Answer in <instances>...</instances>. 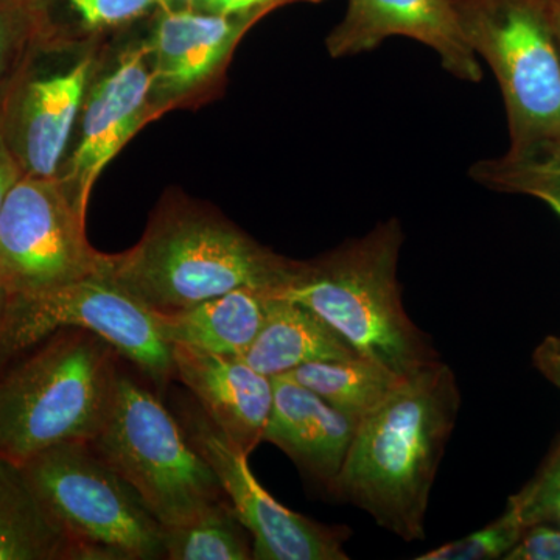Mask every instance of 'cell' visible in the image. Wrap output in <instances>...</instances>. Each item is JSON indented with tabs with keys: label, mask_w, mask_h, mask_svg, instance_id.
<instances>
[{
	"label": "cell",
	"mask_w": 560,
	"mask_h": 560,
	"mask_svg": "<svg viewBox=\"0 0 560 560\" xmlns=\"http://www.w3.org/2000/svg\"><path fill=\"white\" fill-rule=\"evenodd\" d=\"M21 178V171L18 167L16 161L3 145L0 140V212H2L3 202H5L7 195L14 186L18 179Z\"/></svg>",
	"instance_id": "cell-30"
},
{
	"label": "cell",
	"mask_w": 560,
	"mask_h": 560,
	"mask_svg": "<svg viewBox=\"0 0 560 560\" xmlns=\"http://www.w3.org/2000/svg\"><path fill=\"white\" fill-rule=\"evenodd\" d=\"M151 90L153 69L147 43L125 50L109 72L90 84L81 106L79 143L66 178L84 209L106 165L154 116Z\"/></svg>",
	"instance_id": "cell-11"
},
{
	"label": "cell",
	"mask_w": 560,
	"mask_h": 560,
	"mask_svg": "<svg viewBox=\"0 0 560 560\" xmlns=\"http://www.w3.org/2000/svg\"><path fill=\"white\" fill-rule=\"evenodd\" d=\"M62 329L98 335L158 386L167 385L175 375L172 346L162 338L154 312L113 280L98 276L31 296H11L0 370Z\"/></svg>",
	"instance_id": "cell-9"
},
{
	"label": "cell",
	"mask_w": 560,
	"mask_h": 560,
	"mask_svg": "<svg viewBox=\"0 0 560 560\" xmlns=\"http://www.w3.org/2000/svg\"><path fill=\"white\" fill-rule=\"evenodd\" d=\"M35 10L32 0H0V58L16 25Z\"/></svg>",
	"instance_id": "cell-28"
},
{
	"label": "cell",
	"mask_w": 560,
	"mask_h": 560,
	"mask_svg": "<svg viewBox=\"0 0 560 560\" xmlns=\"http://www.w3.org/2000/svg\"><path fill=\"white\" fill-rule=\"evenodd\" d=\"M84 35L125 27L160 10V0H54Z\"/></svg>",
	"instance_id": "cell-25"
},
{
	"label": "cell",
	"mask_w": 560,
	"mask_h": 560,
	"mask_svg": "<svg viewBox=\"0 0 560 560\" xmlns=\"http://www.w3.org/2000/svg\"><path fill=\"white\" fill-rule=\"evenodd\" d=\"M156 13L147 46L153 69L151 101L158 105L184 97L213 79L257 22L194 9Z\"/></svg>",
	"instance_id": "cell-13"
},
{
	"label": "cell",
	"mask_w": 560,
	"mask_h": 560,
	"mask_svg": "<svg viewBox=\"0 0 560 560\" xmlns=\"http://www.w3.org/2000/svg\"><path fill=\"white\" fill-rule=\"evenodd\" d=\"M94 451L139 493L164 528L226 500L215 471L154 394L120 375Z\"/></svg>",
	"instance_id": "cell-6"
},
{
	"label": "cell",
	"mask_w": 560,
	"mask_h": 560,
	"mask_svg": "<svg viewBox=\"0 0 560 560\" xmlns=\"http://www.w3.org/2000/svg\"><path fill=\"white\" fill-rule=\"evenodd\" d=\"M176 377L200 401L217 429L246 456L264 442L272 407V378L242 357L172 346Z\"/></svg>",
	"instance_id": "cell-14"
},
{
	"label": "cell",
	"mask_w": 560,
	"mask_h": 560,
	"mask_svg": "<svg viewBox=\"0 0 560 560\" xmlns=\"http://www.w3.org/2000/svg\"><path fill=\"white\" fill-rule=\"evenodd\" d=\"M11 301V293L0 282V346H2L3 330H5L7 315H9V307Z\"/></svg>",
	"instance_id": "cell-31"
},
{
	"label": "cell",
	"mask_w": 560,
	"mask_h": 560,
	"mask_svg": "<svg viewBox=\"0 0 560 560\" xmlns=\"http://www.w3.org/2000/svg\"><path fill=\"white\" fill-rule=\"evenodd\" d=\"M460 410L455 374L440 360L361 419L331 492L405 541L425 539L431 488Z\"/></svg>",
	"instance_id": "cell-1"
},
{
	"label": "cell",
	"mask_w": 560,
	"mask_h": 560,
	"mask_svg": "<svg viewBox=\"0 0 560 560\" xmlns=\"http://www.w3.org/2000/svg\"><path fill=\"white\" fill-rule=\"evenodd\" d=\"M357 355L360 353L318 315L300 302L270 293L264 326L242 359L272 378L304 364Z\"/></svg>",
	"instance_id": "cell-17"
},
{
	"label": "cell",
	"mask_w": 560,
	"mask_h": 560,
	"mask_svg": "<svg viewBox=\"0 0 560 560\" xmlns=\"http://www.w3.org/2000/svg\"><path fill=\"white\" fill-rule=\"evenodd\" d=\"M83 560L165 559L164 526L90 442H65L21 463Z\"/></svg>",
	"instance_id": "cell-7"
},
{
	"label": "cell",
	"mask_w": 560,
	"mask_h": 560,
	"mask_svg": "<svg viewBox=\"0 0 560 560\" xmlns=\"http://www.w3.org/2000/svg\"><path fill=\"white\" fill-rule=\"evenodd\" d=\"M92 57L33 81L21 114V154L28 175L54 178L90 90Z\"/></svg>",
	"instance_id": "cell-16"
},
{
	"label": "cell",
	"mask_w": 560,
	"mask_h": 560,
	"mask_svg": "<svg viewBox=\"0 0 560 560\" xmlns=\"http://www.w3.org/2000/svg\"><path fill=\"white\" fill-rule=\"evenodd\" d=\"M253 539L230 500L213 504L186 525L165 528V559L249 560Z\"/></svg>",
	"instance_id": "cell-21"
},
{
	"label": "cell",
	"mask_w": 560,
	"mask_h": 560,
	"mask_svg": "<svg viewBox=\"0 0 560 560\" xmlns=\"http://www.w3.org/2000/svg\"><path fill=\"white\" fill-rule=\"evenodd\" d=\"M552 16H555L556 32L560 43V0H552Z\"/></svg>",
	"instance_id": "cell-33"
},
{
	"label": "cell",
	"mask_w": 560,
	"mask_h": 560,
	"mask_svg": "<svg viewBox=\"0 0 560 560\" xmlns=\"http://www.w3.org/2000/svg\"><path fill=\"white\" fill-rule=\"evenodd\" d=\"M117 350L92 331L62 329L0 370V456L18 463L105 427L120 374Z\"/></svg>",
	"instance_id": "cell-4"
},
{
	"label": "cell",
	"mask_w": 560,
	"mask_h": 560,
	"mask_svg": "<svg viewBox=\"0 0 560 560\" xmlns=\"http://www.w3.org/2000/svg\"><path fill=\"white\" fill-rule=\"evenodd\" d=\"M195 0H160V10L158 11H175L191 9Z\"/></svg>",
	"instance_id": "cell-32"
},
{
	"label": "cell",
	"mask_w": 560,
	"mask_h": 560,
	"mask_svg": "<svg viewBox=\"0 0 560 560\" xmlns=\"http://www.w3.org/2000/svg\"><path fill=\"white\" fill-rule=\"evenodd\" d=\"M0 560H83L18 460L0 456Z\"/></svg>",
	"instance_id": "cell-19"
},
{
	"label": "cell",
	"mask_w": 560,
	"mask_h": 560,
	"mask_svg": "<svg viewBox=\"0 0 560 560\" xmlns=\"http://www.w3.org/2000/svg\"><path fill=\"white\" fill-rule=\"evenodd\" d=\"M270 293L238 289L176 312H154L162 338L168 345L242 357L267 318Z\"/></svg>",
	"instance_id": "cell-18"
},
{
	"label": "cell",
	"mask_w": 560,
	"mask_h": 560,
	"mask_svg": "<svg viewBox=\"0 0 560 560\" xmlns=\"http://www.w3.org/2000/svg\"><path fill=\"white\" fill-rule=\"evenodd\" d=\"M283 375L312 389L342 415L359 422L381 407L405 381L377 361L363 355L316 361Z\"/></svg>",
	"instance_id": "cell-20"
},
{
	"label": "cell",
	"mask_w": 560,
	"mask_h": 560,
	"mask_svg": "<svg viewBox=\"0 0 560 560\" xmlns=\"http://www.w3.org/2000/svg\"><path fill=\"white\" fill-rule=\"evenodd\" d=\"M86 212L66 179L14 183L0 212V282L11 296L105 276L110 254L92 248Z\"/></svg>",
	"instance_id": "cell-8"
},
{
	"label": "cell",
	"mask_w": 560,
	"mask_h": 560,
	"mask_svg": "<svg viewBox=\"0 0 560 560\" xmlns=\"http://www.w3.org/2000/svg\"><path fill=\"white\" fill-rule=\"evenodd\" d=\"M359 420L342 415L318 394L272 377V407L264 442L285 452L298 466L331 489L357 433Z\"/></svg>",
	"instance_id": "cell-15"
},
{
	"label": "cell",
	"mask_w": 560,
	"mask_h": 560,
	"mask_svg": "<svg viewBox=\"0 0 560 560\" xmlns=\"http://www.w3.org/2000/svg\"><path fill=\"white\" fill-rule=\"evenodd\" d=\"M534 364L560 389V337H548L534 350Z\"/></svg>",
	"instance_id": "cell-29"
},
{
	"label": "cell",
	"mask_w": 560,
	"mask_h": 560,
	"mask_svg": "<svg viewBox=\"0 0 560 560\" xmlns=\"http://www.w3.org/2000/svg\"><path fill=\"white\" fill-rule=\"evenodd\" d=\"M390 36L425 44L458 80H481L480 61L460 31L451 0H348L340 24L327 36V50L334 58L353 57L377 49Z\"/></svg>",
	"instance_id": "cell-12"
},
{
	"label": "cell",
	"mask_w": 560,
	"mask_h": 560,
	"mask_svg": "<svg viewBox=\"0 0 560 560\" xmlns=\"http://www.w3.org/2000/svg\"><path fill=\"white\" fill-rule=\"evenodd\" d=\"M470 49L499 81L511 145H560V43L552 0H451Z\"/></svg>",
	"instance_id": "cell-5"
},
{
	"label": "cell",
	"mask_w": 560,
	"mask_h": 560,
	"mask_svg": "<svg viewBox=\"0 0 560 560\" xmlns=\"http://www.w3.org/2000/svg\"><path fill=\"white\" fill-rule=\"evenodd\" d=\"M526 528L521 515L508 504L497 521L475 530L463 539L448 541L440 548L423 552L418 560H490L504 559L522 539Z\"/></svg>",
	"instance_id": "cell-23"
},
{
	"label": "cell",
	"mask_w": 560,
	"mask_h": 560,
	"mask_svg": "<svg viewBox=\"0 0 560 560\" xmlns=\"http://www.w3.org/2000/svg\"><path fill=\"white\" fill-rule=\"evenodd\" d=\"M401 242L399 220L385 221L319 259L296 261L289 282L270 293L300 302L360 355L411 377L438 355L401 302Z\"/></svg>",
	"instance_id": "cell-3"
},
{
	"label": "cell",
	"mask_w": 560,
	"mask_h": 560,
	"mask_svg": "<svg viewBox=\"0 0 560 560\" xmlns=\"http://www.w3.org/2000/svg\"><path fill=\"white\" fill-rule=\"evenodd\" d=\"M294 267L223 217L183 206L162 210L138 245L110 254L103 278L165 313L232 290L282 289Z\"/></svg>",
	"instance_id": "cell-2"
},
{
	"label": "cell",
	"mask_w": 560,
	"mask_h": 560,
	"mask_svg": "<svg viewBox=\"0 0 560 560\" xmlns=\"http://www.w3.org/2000/svg\"><path fill=\"white\" fill-rule=\"evenodd\" d=\"M470 176L490 190L537 198L560 219V145L477 162Z\"/></svg>",
	"instance_id": "cell-22"
},
{
	"label": "cell",
	"mask_w": 560,
	"mask_h": 560,
	"mask_svg": "<svg viewBox=\"0 0 560 560\" xmlns=\"http://www.w3.org/2000/svg\"><path fill=\"white\" fill-rule=\"evenodd\" d=\"M506 560H560V528L539 523L523 533L522 539L506 556Z\"/></svg>",
	"instance_id": "cell-26"
},
{
	"label": "cell",
	"mask_w": 560,
	"mask_h": 560,
	"mask_svg": "<svg viewBox=\"0 0 560 560\" xmlns=\"http://www.w3.org/2000/svg\"><path fill=\"white\" fill-rule=\"evenodd\" d=\"M508 504L521 515L526 529L539 523L560 528V438L536 477Z\"/></svg>",
	"instance_id": "cell-24"
},
{
	"label": "cell",
	"mask_w": 560,
	"mask_h": 560,
	"mask_svg": "<svg viewBox=\"0 0 560 560\" xmlns=\"http://www.w3.org/2000/svg\"><path fill=\"white\" fill-rule=\"evenodd\" d=\"M298 2L318 3L323 0H195L191 9L221 16L253 18L260 21L279 7Z\"/></svg>",
	"instance_id": "cell-27"
},
{
	"label": "cell",
	"mask_w": 560,
	"mask_h": 560,
	"mask_svg": "<svg viewBox=\"0 0 560 560\" xmlns=\"http://www.w3.org/2000/svg\"><path fill=\"white\" fill-rule=\"evenodd\" d=\"M187 436L219 478L238 521L253 539L256 560H348V528L320 525L272 499L249 469L248 456L205 415L187 412Z\"/></svg>",
	"instance_id": "cell-10"
}]
</instances>
